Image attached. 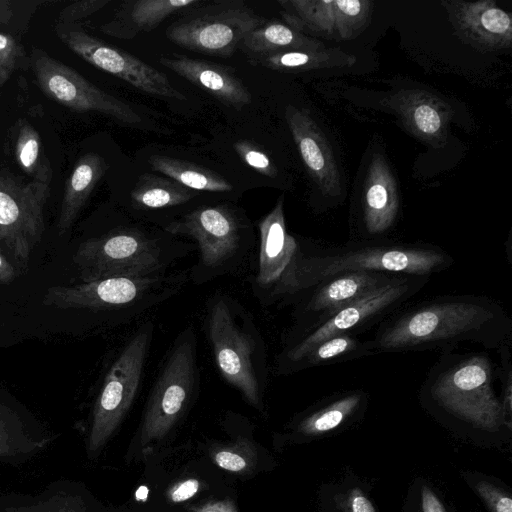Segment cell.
Instances as JSON below:
<instances>
[{
    "mask_svg": "<svg viewBox=\"0 0 512 512\" xmlns=\"http://www.w3.org/2000/svg\"><path fill=\"white\" fill-rule=\"evenodd\" d=\"M512 320L495 300L479 295L434 298L386 320L368 340L373 354L443 350L470 342L488 349L509 344Z\"/></svg>",
    "mask_w": 512,
    "mask_h": 512,
    "instance_id": "cell-1",
    "label": "cell"
},
{
    "mask_svg": "<svg viewBox=\"0 0 512 512\" xmlns=\"http://www.w3.org/2000/svg\"><path fill=\"white\" fill-rule=\"evenodd\" d=\"M452 257L437 247L400 244L362 245L298 252L284 283L274 295L310 290L349 271H377L395 275L426 276L448 268Z\"/></svg>",
    "mask_w": 512,
    "mask_h": 512,
    "instance_id": "cell-2",
    "label": "cell"
},
{
    "mask_svg": "<svg viewBox=\"0 0 512 512\" xmlns=\"http://www.w3.org/2000/svg\"><path fill=\"white\" fill-rule=\"evenodd\" d=\"M494 369L482 352H444L423 383L422 395L448 414L475 428L494 431L510 428L502 401L496 396Z\"/></svg>",
    "mask_w": 512,
    "mask_h": 512,
    "instance_id": "cell-3",
    "label": "cell"
},
{
    "mask_svg": "<svg viewBox=\"0 0 512 512\" xmlns=\"http://www.w3.org/2000/svg\"><path fill=\"white\" fill-rule=\"evenodd\" d=\"M207 330L217 367L253 407L262 409L266 362L263 341L250 315L224 297L208 309Z\"/></svg>",
    "mask_w": 512,
    "mask_h": 512,
    "instance_id": "cell-4",
    "label": "cell"
},
{
    "mask_svg": "<svg viewBox=\"0 0 512 512\" xmlns=\"http://www.w3.org/2000/svg\"><path fill=\"white\" fill-rule=\"evenodd\" d=\"M172 244L142 229L121 227L82 242L73 261L81 282L159 274L189 253Z\"/></svg>",
    "mask_w": 512,
    "mask_h": 512,
    "instance_id": "cell-5",
    "label": "cell"
},
{
    "mask_svg": "<svg viewBox=\"0 0 512 512\" xmlns=\"http://www.w3.org/2000/svg\"><path fill=\"white\" fill-rule=\"evenodd\" d=\"M265 22L242 0L216 1L189 8L167 27L166 36L185 49L229 57L249 32Z\"/></svg>",
    "mask_w": 512,
    "mask_h": 512,
    "instance_id": "cell-6",
    "label": "cell"
},
{
    "mask_svg": "<svg viewBox=\"0 0 512 512\" xmlns=\"http://www.w3.org/2000/svg\"><path fill=\"white\" fill-rule=\"evenodd\" d=\"M181 284L163 273L141 277H111L70 286H54L43 297L45 305L93 312H121L128 318L173 292Z\"/></svg>",
    "mask_w": 512,
    "mask_h": 512,
    "instance_id": "cell-7",
    "label": "cell"
},
{
    "mask_svg": "<svg viewBox=\"0 0 512 512\" xmlns=\"http://www.w3.org/2000/svg\"><path fill=\"white\" fill-rule=\"evenodd\" d=\"M428 278L398 275L373 293L299 332L284 355L287 370L293 371L294 367L320 342L341 334L355 335L354 332L367 328L384 316L392 314L415 295L426 284Z\"/></svg>",
    "mask_w": 512,
    "mask_h": 512,
    "instance_id": "cell-8",
    "label": "cell"
},
{
    "mask_svg": "<svg viewBox=\"0 0 512 512\" xmlns=\"http://www.w3.org/2000/svg\"><path fill=\"white\" fill-rule=\"evenodd\" d=\"M197 381L196 338L187 328L176 338L148 399L139 435L142 448L166 436L188 406Z\"/></svg>",
    "mask_w": 512,
    "mask_h": 512,
    "instance_id": "cell-9",
    "label": "cell"
},
{
    "mask_svg": "<svg viewBox=\"0 0 512 512\" xmlns=\"http://www.w3.org/2000/svg\"><path fill=\"white\" fill-rule=\"evenodd\" d=\"M164 231L197 242L200 257L192 276L198 283L228 272L248 250L239 220L224 206L199 207L169 222Z\"/></svg>",
    "mask_w": 512,
    "mask_h": 512,
    "instance_id": "cell-10",
    "label": "cell"
},
{
    "mask_svg": "<svg viewBox=\"0 0 512 512\" xmlns=\"http://www.w3.org/2000/svg\"><path fill=\"white\" fill-rule=\"evenodd\" d=\"M153 335V325L141 326L110 367L97 398L88 441L91 454L99 451L128 412L137 394Z\"/></svg>",
    "mask_w": 512,
    "mask_h": 512,
    "instance_id": "cell-11",
    "label": "cell"
},
{
    "mask_svg": "<svg viewBox=\"0 0 512 512\" xmlns=\"http://www.w3.org/2000/svg\"><path fill=\"white\" fill-rule=\"evenodd\" d=\"M49 194V182H23L0 171V247L22 264L42 238Z\"/></svg>",
    "mask_w": 512,
    "mask_h": 512,
    "instance_id": "cell-12",
    "label": "cell"
},
{
    "mask_svg": "<svg viewBox=\"0 0 512 512\" xmlns=\"http://www.w3.org/2000/svg\"><path fill=\"white\" fill-rule=\"evenodd\" d=\"M59 39L91 65L112 74L149 95L185 100L167 75L134 55L89 35L78 23L57 22Z\"/></svg>",
    "mask_w": 512,
    "mask_h": 512,
    "instance_id": "cell-13",
    "label": "cell"
},
{
    "mask_svg": "<svg viewBox=\"0 0 512 512\" xmlns=\"http://www.w3.org/2000/svg\"><path fill=\"white\" fill-rule=\"evenodd\" d=\"M32 67L40 89L51 99L76 110L93 111L128 125L143 118L130 105L93 85L76 70L35 50Z\"/></svg>",
    "mask_w": 512,
    "mask_h": 512,
    "instance_id": "cell-14",
    "label": "cell"
},
{
    "mask_svg": "<svg viewBox=\"0 0 512 512\" xmlns=\"http://www.w3.org/2000/svg\"><path fill=\"white\" fill-rule=\"evenodd\" d=\"M287 25L303 33L313 32L336 39H351L368 24L371 2L367 0H280Z\"/></svg>",
    "mask_w": 512,
    "mask_h": 512,
    "instance_id": "cell-15",
    "label": "cell"
},
{
    "mask_svg": "<svg viewBox=\"0 0 512 512\" xmlns=\"http://www.w3.org/2000/svg\"><path fill=\"white\" fill-rule=\"evenodd\" d=\"M397 276L377 271H349L323 281L310 289L311 294L298 307L300 332L373 293Z\"/></svg>",
    "mask_w": 512,
    "mask_h": 512,
    "instance_id": "cell-16",
    "label": "cell"
},
{
    "mask_svg": "<svg viewBox=\"0 0 512 512\" xmlns=\"http://www.w3.org/2000/svg\"><path fill=\"white\" fill-rule=\"evenodd\" d=\"M447 11L457 34L473 46L498 50L511 45V16L494 2H449Z\"/></svg>",
    "mask_w": 512,
    "mask_h": 512,
    "instance_id": "cell-17",
    "label": "cell"
},
{
    "mask_svg": "<svg viewBox=\"0 0 512 512\" xmlns=\"http://www.w3.org/2000/svg\"><path fill=\"white\" fill-rule=\"evenodd\" d=\"M285 117L303 162L321 192L333 197L340 195V173L321 129L307 111L292 105L286 107Z\"/></svg>",
    "mask_w": 512,
    "mask_h": 512,
    "instance_id": "cell-18",
    "label": "cell"
},
{
    "mask_svg": "<svg viewBox=\"0 0 512 512\" xmlns=\"http://www.w3.org/2000/svg\"><path fill=\"white\" fill-rule=\"evenodd\" d=\"M259 230L260 253L256 283L274 294L287 278L299 252L295 238L286 229L282 199L262 219Z\"/></svg>",
    "mask_w": 512,
    "mask_h": 512,
    "instance_id": "cell-19",
    "label": "cell"
},
{
    "mask_svg": "<svg viewBox=\"0 0 512 512\" xmlns=\"http://www.w3.org/2000/svg\"><path fill=\"white\" fill-rule=\"evenodd\" d=\"M159 62L224 105L240 109L252 101L247 87L228 67L179 54L161 56Z\"/></svg>",
    "mask_w": 512,
    "mask_h": 512,
    "instance_id": "cell-20",
    "label": "cell"
},
{
    "mask_svg": "<svg viewBox=\"0 0 512 512\" xmlns=\"http://www.w3.org/2000/svg\"><path fill=\"white\" fill-rule=\"evenodd\" d=\"M199 0H130L123 2L114 16L101 26L111 37L130 40L156 28L166 18L184 9L197 6Z\"/></svg>",
    "mask_w": 512,
    "mask_h": 512,
    "instance_id": "cell-21",
    "label": "cell"
},
{
    "mask_svg": "<svg viewBox=\"0 0 512 512\" xmlns=\"http://www.w3.org/2000/svg\"><path fill=\"white\" fill-rule=\"evenodd\" d=\"M364 223L370 234H381L394 223L399 197L393 174L380 154H374L364 189Z\"/></svg>",
    "mask_w": 512,
    "mask_h": 512,
    "instance_id": "cell-22",
    "label": "cell"
},
{
    "mask_svg": "<svg viewBox=\"0 0 512 512\" xmlns=\"http://www.w3.org/2000/svg\"><path fill=\"white\" fill-rule=\"evenodd\" d=\"M106 169L104 158L96 153H86L79 158L66 182L61 202L57 225L60 235L73 225Z\"/></svg>",
    "mask_w": 512,
    "mask_h": 512,
    "instance_id": "cell-23",
    "label": "cell"
},
{
    "mask_svg": "<svg viewBox=\"0 0 512 512\" xmlns=\"http://www.w3.org/2000/svg\"><path fill=\"white\" fill-rule=\"evenodd\" d=\"M246 55L290 50L314 51L324 44L278 21L265 22L249 32L239 45Z\"/></svg>",
    "mask_w": 512,
    "mask_h": 512,
    "instance_id": "cell-24",
    "label": "cell"
},
{
    "mask_svg": "<svg viewBox=\"0 0 512 512\" xmlns=\"http://www.w3.org/2000/svg\"><path fill=\"white\" fill-rule=\"evenodd\" d=\"M249 63L276 71L309 70L332 66L352 65L355 57L335 49L314 51L290 50L246 55Z\"/></svg>",
    "mask_w": 512,
    "mask_h": 512,
    "instance_id": "cell-25",
    "label": "cell"
},
{
    "mask_svg": "<svg viewBox=\"0 0 512 512\" xmlns=\"http://www.w3.org/2000/svg\"><path fill=\"white\" fill-rule=\"evenodd\" d=\"M195 194L174 180L151 173L140 175L130 192L136 209L157 210L184 204Z\"/></svg>",
    "mask_w": 512,
    "mask_h": 512,
    "instance_id": "cell-26",
    "label": "cell"
},
{
    "mask_svg": "<svg viewBox=\"0 0 512 512\" xmlns=\"http://www.w3.org/2000/svg\"><path fill=\"white\" fill-rule=\"evenodd\" d=\"M153 170L160 172L182 186L198 191L228 192L232 184L221 175L180 159L153 155L149 158Z\"/></svg>",
    "mask_w": 512,
    "mask_h": 512,
    "instance_id": "cell-27",
    "label": "cell"
},
{
    "mask_svg": "<svg viewBox=\"0 0 512 512\" xmlns=\"http://www.w3.org/2000/svg\"><path fill=\"white\" fill-rule=\"evenodd\" d=\"M14 153L18 166L32 180L51 183L52 168L42 150L39 133L25 120H19L14 135Z\"/></svg>",
    "mask_w": 512,
    "mask_h": 512,
    "instance_id": "cell-28",
    "label": "cell"
},
{
    "mask_svg": "<svg viewBox=\"0 0 512 512\" xmlns=\"http://www.w3.org/2000/svg\"><path fill=\"white\" fill-rule=\"evenodd\" d=\"M373 355L368 340L361 341L353 334L330 337L317 344L293 369V371L333 364L353 358Z\"/></svg>",
    "mask_w": 512,
    "mask_h": 512,
    "instance_id": "cell-29",
    "label": "cell"
},
{
    "mask_svg": "<svg viewBox=\"0 0 512 512\" xmlns=\"http://www.w3.org/2000/svg\"><path fill=\"white\" fill-rule=\"evenodd\" d=\"M365 398L361 391L346 393L305 417L299 423L298 430L309 436L329 432L349 419L360 408Z\"/></svg>",
    "mask_w": 512,
    "mask_h": 512,
    "instance_id": "cell-30",
    "label": "cell"
},
{
    "mask_svg": "<svg viewBox=\"0 0 512 512\" xmlns=\"http://www.w3.org/2000/svg\"><path fill=\"white\" fill-rule=\"evenodd\" d=\"M211 457L217 466L232 473H247L256 465L257 453L246 439L213 449Z\"/></svg>",
    "mask_w": 512,
    "mask_h": 512,
    "instance_id": "cell-31",
    "label": "cell"
},
{
    "mask_svg": "<svg viewBox=\"0 0 512 512\" xmlns=\"http://www.w3.org/2000/svg\"><path fill=\"white\" fill-rule=\"evenodd\" d=\"M234 149L241 160L258 173L270 178L277 176V168L271 158L254 142L239 140L234 143Z\"/></svg>",
    "mask_w": 512,
    "mask_h": 512,
    "instance_id": "cell-32",
    "label": "cell"
},
{
    "mask_svg": "<svg viewBox=\"0 0 512 512\" xmlns=\"http://www.w3.org/2000/svg\"><path fill=\"white\" fill-rule=\"evenodd\" d=\"M19 56L20 47L15 39L0 33V86L10 78Z\"/></svg>",
    "mask_w": 512,
    "mask_h": 512,
    "instance_id": "cell-33",
    "label": "cell"
},
{
    "mask_svg": "<svg viewBox=\"0 0 512 512\" xmlns=\"http://www.w3.org/2000/svg\"><path fill=\"white\" fill-rule=\"evenodd\" d=\"M475 489L493 512H512V500L499 488L486 481H480Z\"/></svg>",
    "mask_w": 512,
    "mask_h": 512,
    "instance_id": "cell-34",
    "label": "cell"
},
{
    "mask_svg": "<svg viewBox=\"0 0 512 512\" xmlns=\"http://www.w3.org/2000/svg\"><path fill=\"white\" fill-rule=\"evenodd\" d=\"M108 0H84L75 2L59 13L58 22L75 23L77 20L88 17L108 4Z\"/></svg>",
    "mask_w": 512,
    "mask_h": 512,
    "instance_id": "cell-35",
    "label": "cell"
},
{
    "mask_svg": "<svg viewBox=\"0 0 512 512\" xmlns=\"http://www.w3.org/2000/svg\"><path fill=\"white\" fill-rule=\"evenodd\" d=\"M413 119L419 131L427 135L436 134L441 128V118L437 110L429 104L418 105Z\"/></svg>",
    "mask_w": 512,
    "mask_h": 512,
    "instance_id": "cell-36",
    "label": "cell"
},
{
    "mask_svg": "<svg viewBox=\"0 0 512 512\" xmlns=\"http://www.w3.org/2000/svg\"><path fill=\"white\" fill-rule=\"evenodd\" d=\"M200 482L195 478H187L176 482L167 490V497L172 503H182L198 493Z\"/></svg>",
    "mask_w": 512,
    "mask_h": 512,
    "instance_id": "cell-37",
    "label": "cell"
},
{
    "mask_svg": "<svg viewBox=\"0 0 512 512\" xmlns=\"http://www.w3.org/2000/svg\"><path fill=\"white\" fill-rule=\"evenodd\" d=\"M343 504L345 512H376L371 501L358 488L348 492Z\"/></svg>",
    "mask_w": 512,
    "mask_h": 512,
    "instance_id": "cell-38",
    "label": "cell"
},
{
    "mask_svg": "<svg viewBox=\"0 0 512 512\" xmlns=\"http://www.w3.org/2000/svg\"><path fill=\"white\" fill-rule=\"evenodd\" d=\"M421 503L423 512H446L438 497L427 486L421 489Z\"/></svg>",
    "mask_w": 512,
    "mask_h": 512,
    "instance_id": "cell-39",
    "label": "cell"
},
{
    "mask_svg": "<svg viewBox=\"0 0 512 512\" xmlns=\"http://www.w3.org/2000/svg\"><path fill=\"white\" fill-rule=\"evenodd\" d=\"M193 512H237L230 500L210 501L193 509Z\"/></svg>",
    "mask_w": 512,
    "mask_h": 512,
    "instance_id": "cell-40",
    "label": "cell"
},
{
    "mask_svg": "<svg viewBox=\"0 0 512 512\" xmlns=\"http://www.w3.org/2000/svg\"><path fill=\"white\" fill-rule=\"evenodd\" d=\"M16 277L14 266L0 253V283H9Z\"/></svg>",
    "mask_w": 512,
    "mask_h": 512,
    "instance_id": "cell-41",
    "label": "cell"
},
{
    "mask_svg": "<svg viewBox=\"0 0 512 512\" xmlns=\"http://www.w3.org/2000/svg\"><path fill=\"white\" fill-rule=\"evenodd\" d=\"M22 512H82L80 509V504L73 502L68 506V508L62 506L57 509H30V510H24Z\"/></svg>",
    "mask_w": 512,
    "mask_h": 512,
    "instance_id": "cell-42",
    "label": "cell"
},
{
    "mask_svg": "<svg viewBox=\"0 0 512 512\" xmlns=\"http://www.w3.org/2000/svg\"><path fill=\"white\" fill-rule=\"evenodd\" d=\"M11 8L7 1H0V24L6 23L11 17Z\"/></svg>",
    "mask_w": 512,
    "mask_h": 512,
    "instance_id": "cell-43",
    "label": "cell"
},
{
    "mask_svg": "<svg viewBox=\"0 0 512 512\" xmlns=\"http://www.w3.org/2000/svg\"><path fill=\"white\" fill-rule=\"evenodd\" d=\"M7 436H8V432H7L6 423L0 414V453L7 446Z\"/></svg>",
    "mask_w": 512,
    "mask_h": 512,
    "instance_id": "cell-44",
    "label": "cell"
}]
</instances>
